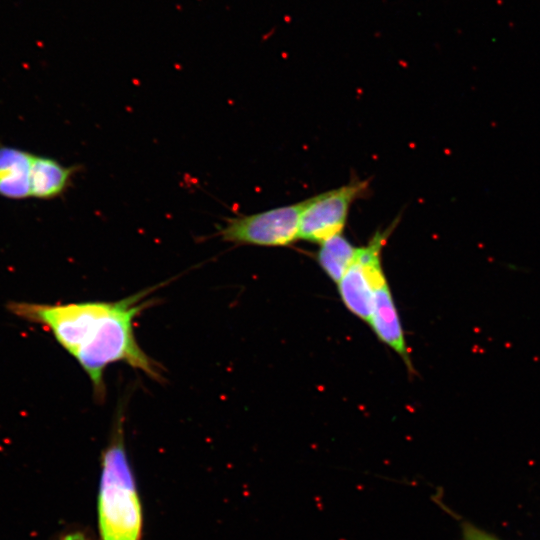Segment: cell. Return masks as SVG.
Instances as JSON below:
<instances>
[{
    "label": "cell",
    "mask_w": 540,
    "mask_h": 540,
    "mask_svg": "<svg viewBox=\"0 0 540 540\" xmlns=\"http://www.w3.org/2000/svg\"><path fill=\"white\" fill-rule=\"evenodd\" d=\"M33 155L17 147L0 145V196L12 200L31 197Z\"/></svg>",
    "instance_id": "7"
},
{
    "label": "cell",
    "mask_w": 540,
    "mask_h": 540,
    "mask_svg": "<svg viewBox=\"0 0 540 540\" xmlns=\"http://www.w3.org/2000/svg\"><path fill=\"white\" fill-rule=\"evenodd\" d=\"M393 227L377 231L367 245L358 247L352 264L337 283L345 307L367 323L371 316L374 294L387 282L381 254Z\"/></svg>",
    "instance_id": "4"
},
{
    "label": "cell",
    "mask_w": 540,
    "mask_h": 540,
    "mask_svg": "<svg viewBox=\"0 0 540 540\" xmlns=\"http://www.w3.org/2000/svg\"><path fill=\"white\" fill-rule=\"evenodd\" d=\"M61 540H85L81 534H71Z\"/></svg>",
    "instance_id": "11"
},
{
    "label": "cell",
    "mask_w": 540,
    "mask_h": 540,
    "mask_svg": "<svg viewBox=\"0 0 540 540\" xmlns=\"http://www.w3.org/2000/svg\"><path fill=\"white\" fill-rule=\"evenodd\" d=\"M123 439V418L119 416L102 455L98 498L102 540H141V504Z\"/></svg>",
    "instance_id": "2"
},
{
    "label": "cell",
    "mask_w": 540,
    "mask_h": 540,
    "mask_svg": "<svg viewBox=\"0 0 540 540\" xmlns=\"http://www.w3.org/2000/svg\"><path fill=\"white\" fill-rule=\"evenodd\" d=\"M305 200L263 212L229 218L220 230L224 241L265 247H284L299 239Z\"/></svg>",
    "instance_id": "3"
},
{
    "label": "cell",
    "mask_w": 540,
    "mask_h": 540,
    "mask_svg": "<svg viewBox=\"0 0 540 540\" xmlns=\"http://www.w3.org/2000/svg\"><path fill=\"white\" fill-rule=\"evenodd\" d=\"M319 245L316 260L325 274L338 283L352 264L358 247L354 246L342 233Z\"/></svg>",
    "instance_id": "9"
},
{
    "label": "cell",
    "mask_w": 540,
    "mask_h": 540,
    "mask_svg": "<svg viewBox=\"0 0 540 540\" xmlns=\"http://www.w3.org/2000/svg\"><path fill=\"white\" fill-rule=\"evenodd\" d=\"M367 189V181L352 180L346 185L306 199L300 217L299 239L321 244L341 234L352 204Z\"/></svg>",
    "instance_id": "5"
},
{
    "label": "cell",
    "mask_w": 540,
    "mask_h": 540,
    "mask_svg": "<svg viewBox=\"0 0 540 540\" xmlns=\"http://www.w3.org/2000/svg\"><path fill=\"white\" fill-rule=\"evenodd\" d=\"M461 531L462 540H500L494 535L468 522L462 524Z\"/></svg>",
    "instance_id": "10"
},
{
    "label": "cell",
    "mask_w": 540,
    "mask_h": 540,
    "mask_svg": "<svg viewBox=\"0 0 540 540\" xmlns=\"http://www.w3.org/2000/svg\"><path fill=\"white\" fill-rule=\"evenodd\" d=\"M150 291L117 301L66 304L13 302L11 311L49 330L89 377L94 397H105L106 368L123 362L154 380H161L159 365L140 347L134 331L136 318L150 306Z\"/></svg>",
    "instance_id": "1"
},
{
    "label": "cell",
    "mask_w": 540,
    "mask_h": 540,
    "mask_svg": "<svg viewBox=\"0 0 540 540\" xmlns=\"http://www.w3.org/2000/svg\"><path fill=\"white\" fill-rule=\"evenodd\" d=\"M77 171V166H64L54 158L34 154L30 172L31 197L50 200L61 196Z\"/></svg>",
    "instance_id": "8"
},
{
    "label": "cell",
    "mask_w": 540,
    "mask_h": 540,
    "mask_svg": "<svg viewBox=\"0 0 540 540\" xmlns=\"http://www.w3.org/2000/svg\"><path fill=\"white\" fill-rule=\"evenodd\" d=\"M368 324L378 339L396 352L410 371L413 370L401 321L388 282L382 284L374 294Z\"/></svg>",
    "instance_id": "6"
}]
</instances>
